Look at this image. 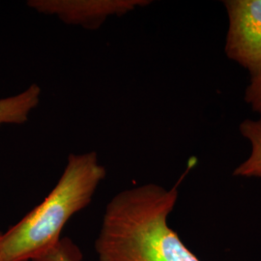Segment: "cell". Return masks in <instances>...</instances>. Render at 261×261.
Instances as JSON below:
<instances>
[{
	"mask_svg": "<svg viewBox=\"0 0 261 261\" xmlns=\"http://www.w3.org/2000/svg\"><path fill=\"white\" fill-rule=\"evenodd\" d=\"M196 163L191 158L185 172L169 189L148 183L112 197L95 241L99 261H201L168 225L179 186Z\"/></svg>",
	"mask_w": 261,
	"mask_h": 261,
	"instance_id": "6da1fadb",
	"label": "cell"
},
{
	"mask_svg": "<svg viewBox=\"0 0 261 261\" xmlns=\"http://www.w3.org/2000/svg\"><path fill=\"white\" fill-rule=\"evenodd\" d=\"M41 94V87L33 84L18 95L0 99V128L4 125H20L28 122L40 103Z\"/></svg>",
	"mask_w": 261,
	"mask_h": 261,
	"instance_id": "5b68a950",
	"label": "cell"
},
{
	"mask_svg": "<svg viewBox=\"0 0 261 261\" xmlns=\"http://www.w3.org/2000/svg\"><path fill=\"white\" fill-rule=\"evenodd\" d=\"M239 132L249 141L251 152L249 157L235 168L233 175L261 179V115L255 119H244L239 125Z\"/></svg>",
	"mask_w": 261,
	"mask_h": 261,
	"instance_id": "8992f818",
	"label": "cell"
},
{
	"mask_svg": "<svg viewBox=\"0 0 261 261\" xmlns=\"http://www.w3.org/2000/svg\"><path fill=\"white\" fill-rule=\"evenodd\" d=\"M35 261H83V254L70 239H63L56 249Z\"/></svg>",
	"mask_w": 261,
	"mask_h": 261,
	"instance_id": "52a82bcc",
	"label": "cell"
},
{
	"mask_svg": "<svg viewBox=\"0 0 261 261\" xmlns=\"http://www.w3.org/2000/svg\"><path fill=\"white\" fill-rule=\"evenodd\" d=\"M107 169L95 151L70 154L55 188L19 223L2 233L1 250L7 261H35L60 243L69 220L92 201Z\"/></svg>",
	"mask_w": 261,
	"mask_h": 261,
	"instance_id": "7a4b0ae2",
	"label": "cell"
},
{
	"mask_svg": "<svg viewBox=\"0 0 261 261\" xmlns=\"http://www.w3.org/2000/svg\"><path fill=\"white\" fill-rule=\"evenodd\" d=\"M228 28L224 53L250 76L261 75V0H224Z\"/></svg>",
	"mask_w": 261,
	"mask_h": 261,
	"instance_id": "3957f363",
	"label": "cell"
},
{
	"mask_svg": "<svg viewBox=\"0 0 261 261\" xmlns=\"http://www.w3.org/2000/svg\"><path fill=\"white\" fill-rule=\"evenodd\" d=\"M2 233L3 232L0 231V261H7L5 259V257L3 255V252H2V250H1V237H2Z\"/></svg>",
	"mask_w": 261,
	"mask_h": 261,
	"instance_id": "9c48e42d",
	"label": "cell"
},
{
	"mask_svg": "<svg viewBox=\"0 0 261 261\" xmlns=\"http://www.w3.org/2000/svg\"><path fill=\"white\" fill-rule=\"evenodd\" d=\"M244 100L251 107L252 112L261 115V75L250 79L245 89Z\"/></svg>",
	"mask_w": 261,
	"mask_h": 261,
	"instance_id": "ba28073f",
	"label": "cell"
},
{
	"mask_svg": "<svg viewBox=\"0 0 261 261\" xmlns=\"http://www.w3.org/2000/svg\"><path fill=\"white\" fill-rule=\"evenodd\" d=\"M148 0H31L28 5L67 24L98 29L111 17H121L149 5Z\"/></svg>",
	"mask_w": 261,
	"mask_h": 261,
	"instance_id": "277c9868",
	"label": "cell"
}]
</instances>
